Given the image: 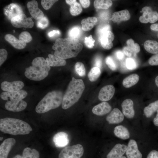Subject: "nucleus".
I'll use <instances>...</instances> for the list:
<instances>
[{
	"label": "nucleus",
	"mask_w": 158,
	"mask_h": 158,
	"mask_svg": "<svg viewBox=\"0 0 158 158\" xmlns=\"http://www.w3.org/2000/svg\"><path fill=\"white\" fill-rule=\"evenodd\" d=\"M83 48L78 40L69 37L57 39L52 47L54 55L64 60L76 56Z\"/></svg>",
	"instance_id": "nucleus-1"
},
{
	"label": "nucleus",
	"mask_w": 158,
	"mask_h": 158,
	"mask_svg": "<svg viewBox=\"0 0 158 158\" xmlns=\"http://www.w3.org/2000/svg\"><path fill=\"white\" fill-rule=\"evenodd\" d=\"M85 86L81 79L72 78L63 96L62 107L67 109L74 104L79 99L85 89Z\"/></svg>",
	"instance_id": "nucleus-2"
},
{
	"label": "nucleus",
	"mask_w": 158,
	"mask_h": 158,
	"mask_svg": "<svg viewBox=\"0 0 158 158\" xmlns=\"http://www.w3.org/2000/svg\"><path fill=\"white\" fill-rule=\"evenodd\" d=\"M0 130L6 133L16 135L28 134L32 129L28 123L23 121L7 117L0 119Z\"/></svg>",
	"instance_id": "nucleus-3"
},
{
	"label": "nucleus",
	"mask_w": 158,
	"mask_h": 158,
	"mask_svg": "<svg viewBox=\"0 0 158 158\" xmlns=\"http://www.w3.org/2000/svg\"><path fill=\"white\" fill-rule=\"evenodd\" d=\"M32 64V66L25 68L24 75L27 78L34 81H40L47 76L51 68L44 57L35 58Z\"/></svg>",
	"instance_id": "nucleus-4"
},
{
	"label": "nucleus",
	"mask_w": 158,
	"mask_h": 158,
	"mask_svg": "<svg viewBox=\"0 0 158 158\" xmlns=\"http://www.w3.org/2000/svg\"><path fill=\"white\" fill-rule=\"evenodd\" d=\"M63 97L60 91L54 90L48 92L36 106V112L44 113L59 107L62 104Z\"/></svg>",
	"instance_id": "nucleus-5"
},
{
	"label": "nucleus",
	"mask_w": 158,
	"mask_h": 158,
	"mask_svg": "<svg viewBox=\"0 0 158 158\" xmlns=\"http://www.w3.org/2000/svg\"><path fill=\"white\" fill-rule=\"evenodd\" d=\"M83 153V147L78 144L65 147L59 153V158H81Z\"/></svg>",
	"instance_id": "nucleus-6"
},
{
	"label": "nucleus",
	"mask_w": 158,
	"mask_h": 158,
	"mask_svg": "<svg viewBox=\"0 0 158 158\" xmlns=\"http://www.w3.org/2000/svg\"><path fill=\"white\" fill-rule=\"evenodd\" d=\"M11 22L14 27L17 28H30L34 25V22L32 19L27 17L24 13L12 18Z\"/></svg>",
	"instance_id": "nucleus-7"
},
{
	"label": "nucleus",
	"mask_w": 158,
	"mask_h": 158,
	"mask_svg": "<svg viewBox=\"0 0 158 158\" xmlns=\"http://www.w3.org/2000/svg\"><path fill=\"white\" fill-rule=\"evenodd\" d=\"M28 93L24 90L2 92L0 94L1 98L4 100L15 101L22 100L27 95Z\"/></svg>",
	"instance_id": "nucleus-8"
},
{
	"label": "nucleus",
	"mask_w": 158,
	"mask_h": 158,
	"mask_svg": "<svg viewBox=\"0 0 158 158\" xmlns=\"http://www.w3.org/2000/svg\"><path fill=\"white\" fill-rule=\"evenodd\" d=\"M4 13L10 20L12 18L23 13L21 7L15 3H11L6 6L4 9Z\"/></svg>",
	"instance_id": "nucleus-9"
},
{
	"label": "nucleus",
	"mask_w": 158,
	"mask_h": 158,
	"mask_svg": "<svg viewBox=\"0 0 158 158\" xmlns=\"http://www.w3.org/2000/svg\"><path fill=\"white\" fill-rule=\"evenodd\" d=\"M27 102L23 100L8 101L5 104V107L8 111L19 112L25 109L27 106Z\"/></svg>",
	"instance_id": "nucleus-10"
},
{
	"label": "nucleus",
	"mask_w": 158,
	"mask_h": 158,
	"mask_svg": "<svg viewBox=\"0 0 158 158\" xmlns=\"http://www.w3.org/2000/svg\"><path fill=\"white\" fill-rule=\"evenodd\" d=\"M115 92V88L113 85H106L100 90L98 95V98L103 102L108 101L113 97Z\"/></svg>",
	"instance_id": "nucleus-11"
},
{
	"label": "nucleus",
	"mask_w": 158,
	"mask_h": 158,
	"mask_svg": "<svg viewBox=\"0 0 158 158\" xmlns=\"http://www.w3.org/2000/svg\"><path fill=\"white\" fill-rule=\"evenodd\" d=\"M128 149L126 152L127 158H142V155L139 151L136 141L130 140L128 144Z\"/></svg>",
	"instance_id": "nucleus-12"
},
{
	"label": "nucleus",
	"mask_w": 158,
	"mask_h": 158,
	"mask_svg": "<svg viewBox=\"0 0 158 158\" xmlns=\"http://www.w3.org/2000/svg\"><path fill=\"white\" fill-rule=\"evenodd\" d=\"M27 6L31 16L35 20H38L44 17L43 12L38 7L37 1L33 0L30 1Z\"/></svg>",
	"instance_id": "nucleus-13"
},
{
	"label": "nucleus",
	"mask_w": 158,
	"mask_h": 158,
	"mask_svg": "<svg viewBox=\"0 0 158 158\" xmlns=\"http://www.w3.org/2000/svg\"><path fill=\"white\" fill-rule=\"evenodd\" d=\"M114 38V34L110 30L105 32L99 37L102 46L106 49H111L113 46L112 41Z\"/></svg>",
	"instance_id": "nucleus-14"
},
{
	"label": "nucleus",
	"mask_w": 158,
	"mask_h": 158,
	"mask_svg": "<svg viewBox=\"0 0 158 158\" xmlns=\"http://www.w3.org/2000/svg\"><path fill=\"white\" fill-rule=\"evenodd\" d=\"M16 142L15 140L11 138L5 140L0 146V158H7L12 147Z\"/></svg>",
	"instance_id": "nucleus-15"
},
{
	"label": "nucleus",
	"mask_w": 158,
	"mask_h": 158,
	"mask_svg": "<svg viewBox=\"0 0 158 158\" xmlns=\"http://www.w3.org/2000/svg\"><path fill=\"white\" fill-rule=\"evenodd\" d=\"M24 83L21 81L12 82H3L1 84V88L4 91L8 92L20 90L24 86Z\"/></svg>",
	"instance_id": "nucleus-16"
},
{
	"label": "nucleus",
	"mask_w": 158,
	"mask_h": 158,
	"mask_svg": "<svg viewBox=\"0 0 158 158\" xmlns=\"http://www.w3.org/2000/svg\"><path fill=\"white\" fill-rule=\"evenodd\" d=\"M124 118L123 114L118 108H115L107 116L106 120L109 124H117L122 122Z\"/></svg>",
	"instance_id": "nucleus-17"
},
{
	"label": "nucleus",
	"mask_w": 158,
	"mask_h": 158,
	"mask_svg": "<svg viewBox=\"0 0 158 158\" xmlns=\"http://www.w3.org/2000/svg\"><path fill=\"white\" fill-rule=\"evenodd\" d=\"M128 146L124 144H116L107 156V158H119L126 152Z\"/></svg>",
	"instance_id": "nucleus-18"
},
{
	"label": "nucleus",
	"mask_w": 158,
	"mask_h": 158,
	"mask_svg": "<svg viewBox=\"0 0 158 158\" xmlns=\"http://www.w3.org/2000/svg\"><path fill=\"white\" fill-rule=\"evenodd\" d=\"M133 101L130 99L124 100L122 102L121 107L123 115L127 118H132L135 115Z\"/></svg>",
	"instance_id": "nucleus-19"
},
{
	"label": "nucleus",
	"mask_w": 158,
	"mask_h": 158,
	"mask_svg": "<svg viewBox=\"0 0 158 158\" xmlns=\"http://www.w3.org/2000/svg\"><path fill=\"white\" fill-rule=\"evenodd\" d=\"M53 140L55 146L58 147H64L69 142L68 134L63 132H59L55 134Z\"/></svg>",
	"instance_id": "nucleus-20"
},
{
	"label": "nucleus",
	"mask_w": 158,
	"mask_h": 158,
	"mask_svg": "<svg viewBox=\"0 0 158 158\" xmlns=\"http://www.w3.org/2000/svg\"><path fill=\"white\" fill-rule=\"evenodd\" d=\"M111 109V107L108 103L104 102L94 107L92 112L97 115L102 116L109 113Z\"/></svg>",
	"instance_id": "nucleus-21"
},
{
	"label": "nucleus",
	"mask_w": 158,
	"mask_h": 158,
	"mask_svg": "<svg viewBox=\"0 0 158 158\" xmlns=\"http://www.w3.org/2000/svg\"><path fill=\"white\" fill-rule=\"evenodd\" d=\"M130 17V14L127 10H123L114 13L111 20L115 23H119L122 21L127 20Z\"/></svg>",
	"instance_id": "nucleus-22"
},
{
	"label": "nucleus",
	"mask_w": 158,
	"mask_h": 158,
	"mask_svg": "<svg viewBox=\"0 0 158 158\" xmlns=\"http://www.w3.org/2000/svg\"><path fill=\"white\" fill-rule=\"evenodd\" d=\"M4 37L8 42L16 49H22L26 46V43L18 40L11 34H7L5 35Z\"/></svg>",
	"instance_id": "nucleus-23"
},
{
	"label": "nucleus",
	"mask_w": 158,
	"mask_h": 158,
	"mask_svg": "<svg viewBox=\"0 0 158 158\" xmlns=\"http://www.w3.org/2000/svg\"><path fill=\"white\" fill-rule=\"evenodd\" d=\"M48 57L46 59V61L51 66H63L66 65V61L61 59L54 55L49 54Z\"/></svg>",
	"instance_id": "nucleus-24"
},
{
	"label": "nucleus",
	"mask_w": 158,
	"mask_h": 158,
	"mask_svg": "<svg viewBox=\"0 0 158 158\" xmlns=\"http://www.w3.org/2000/svg\"><path fill=\"white\" fill-rule=\"evenodd\" d=\"M114 133L118 138L122 140H126L130 137V133L128 129L125 127L119 125L114 128Z\"/></svg>",
	"instance_id": "nucleus-25"
},
{
	"label": "nucleus",
	"mask_w": 158,
	"mask_h": 158,
	"mask_svg": "<svg viewBox=\"0 0 158 158\" xmlns=\"http://www.w3.org/2000/svg\"><path fill=\"white\" fill-rule=\"evenodd\" d=\"M97 22V18L94 17H89L83 19L81 21L82 29L84 31L91 29Z\"/></svg>",
	"instance_id": "nucleus-26"
},
{
	"label": "nucleus",
	"mask_w": 158,
	"mask_h": 158,
	"mask_svg": "<svg viewBox=\"0 0 158 158\" xmlns=\"http://www.w3.org/2000/svg\"><path fill=\"white\" fill-rule=\"evenodd\" d=\"M39 153L35 149L29 147L25 148L23 151V155H17L13 158H39Z\"/></svg>",
	"instance_id": "nucleus-27"
},
{
	"label": "nucleus",
	"mask_w": 158,
	"mask_h": 158,
	"mask_svg": "<svg viewBox=\"0 0 158 158\" xmlns=\"http://www.w3.org/2000/svg\"><path fill=\"white\" fill-rule=\"evenodd\" d=\"M139 79V77L137 74H133L125 78L123 80V86L127 88L130 87L136 84Z\"/></svg>",
	"instance_id": "nucleus-28"
},
{
	"label": "nucleus",
	"mask_w": 158,
	"mask_h": 158,
	"mask_svg": "<svg viewBox=\"0 0 158 158\" xmlns=\"http://www.w3.org/2000/svg\"><path fill=\"white\" fill-rule=\"evenodd\" d=\"M144 47L146 51L149 53L154 54L158 53V42L156 41L146 40L144 43Z\"/></svg>",
	"instance_id": "nucleus-29"
},
{
	"label": "nucleus",
	"mask_w": 158,
	"mask_h": 158,
	"mask_svg": "<svg viewBox=\"0 0 158 158\" xmlns=\"http://www.w3.org/2000/svg\"><path fill=\"white\" fill-rule=\"evenodd\" d=\"M158 109V100L150 104L144 109V113L147 118L150 117Z\"/></svg>",
	"instance_id": "nucleus-30"
},
{
	"label": "nucleus",
	"mask_w": 158,
	"mask_h": 158,
	"mask_svg": "<svg viewBox=\"0 0 158 158\" xmlns=\"http://www.w3.org/2000/svg\"><path fill=\"white\" fill-rule=\"evenodd\" d=\"M112 4L111 1L109 0H96L94 3L95 7L97 9H107Z\"/></svg>",
	"instance_id": "nucleus-31"
},
{
	"label": "nucleus",
	"mask_w": 158,
	"mask_h": 158,
	"mask_svg": "<svg viewBox=\"0 0 158 158\" xmlns=\"http://www.w3.org/2000/svg\"><path fill=\"white\" fill-rule=\"evenodd\" d=\"M82 31L81 28L78 26H75L71 28L68 32L69 37L78 39L81 36Z\"/></svg>",
	"instance_id": "nucleus-32"
},
{
	"label": "nucleus",
	"mask_w": 158,
	"mask_h": 158,
	"mask_svg": "<svg viewBox=\"0 0 158 158\" xmlns=\"http://www.w3.org/2000/svg\"><path fill=\"white\" fill-rule=\"evenodd\" d=\"M101 74L100 69L97 67L92 68L89 72L88 76L89 80L94 82L98 78Z\"/></svg>",
	"instance_id": "nucleus-33"
},
{
	"label": "nucleus",
	"mask_w": 158,
	"mask_h": 158,
	"mask_svg": "<svg viewBox=\"0 0 158 158\" xmlns=\"http://www.w3.org/2000/svg\"><path fill=\"white\" fill-rule=\"evenodd\" d=\"M70 6V12L72 15L76 16L82 12V8L80 4L77 1Z\"/></svg>",
	"instance_id": "nucleus-34"
},
{
	"label": "nucleus",
	"mask_w": 158,
	"mask_h": 158,
	"mask_svg": "<svg viewBox=\"0 0 158 158\" xmlns=\"http://www.w3.org/2000/svg\"><path fill=\"white\" fill-rule=\"evenodd\" d=\"M75 70L80 76H84L85 75V69L84 64L80 62H77L75 66Z\"/></svg>",
	"instance_id": "nucleus-35"
},
{
	"label": "nucleus",
	"mask_w": 158,
	"mask_h": 158,
	"mask_svg": "<svg viewBox=\"0 0 158 158\" xmlns=\"http://www.w3.org/2000/svg\"><path fill=\"white\" fill-rule=\"evenodd\" d=\"M19 40L25 43L29 42L32 40L30 34L27 31H23L19 36Z\"/></svg>",
	"instance_id": "nucleus-36"
},
{
	"label": "nucleus",
	"mask_w": 158,
	"mask_h": 158,
	"mask_svg": "<svg viewBox=\"0 0 158 158\" xmlns=\"http://www.w3.org/2000/svg\"><path fill=\"white\" fill-rule=\"evenodd\" d=\"M111 27L108 24H104L99 25L97 30V32L100 36L105 32L110 30Z\"/></svg>",
	"instance_id": "nucleus-37"
},
{
	"label": "nucleus",
	"mask_w": 158,
	"mask_h": 158,
	"mask_svg": "<svg viewBox=\"0 0 158 158\" xmlns=\"http://www.w3.org/2000/svg\"><path fill=\"white\" fill-rule=\"evenodd\" d=\"M49 22L47 18L45 16L38 20L37 27L42 29H44L47 27L49 25Z\"/></svg>",
	"instance_id": "nucleus-38"
},
{
	"label": "nucleus",
	"mask_w": 158,
	"mask_h": 158,
	"mask_svg": "<svg viewBox=\"0 0 158 158\" xmlns=\"http://www.w3.org/2000/svg\"><path fill=\"white\" fill-rule=\"evenodd\" d=\"M105 62L111 70L115 71L117 69V65L111 56H108L106 58Z\"/></svg>",
	"instance_id": "nucleus-39"
},
{
	"label": "nucleus",
	"mask_w": 158,
	"mask_h": 158,
	"mask_svg": "<svg viewBox=\"0 0 158 158\" xmlns=\"http://www.w3.org/2000/svg\"><path fill=\"white\" fill-rule=\"evenodd\" d=\"M126 64L127 68L130 70H134L137 67L136 62L132 58H127L126 61Z\"/></svg>",
	"instance_id": "nucleus-40"
},
{
	"label": "nucleus",
	"mask_w": 158,
	"mask_h": 158,
	"mask_svg": "<svg viewBox=\"0 0 158 158\" xmlns=\"http://www.w3.org/2000/svg\"><path fill=\"white\" fill-rule=\"evenodd\" d=\"M58 0H42L41 4L45 10H48Z\"/></svg>",
	"instance_id": "nucleus-41"
},
{
	"label": "nucleus",
	"mask_w": 158,
	"mask_h": 158,
	"mask_svg": "<svg viewBox=\"0 0 158 158\" xmlns=\"http://www.w3.org/2000/svg\"><path fill=\"white\" fill-rule=\"evenodd\" d=\"M95 40L92 37L91 35L88 37H85V38L84 42L85 45L89 48H92L94 46Z\"/></svg>",
	"instance_id": "nucleus-42"
},
{
	"label": "nucleus",
	"mask_w": 158,
	"mask_h": 158,
	"mask_svg": "<svg viewBox=\"0 0 158 158\" xmlns=\"http://www.w3.org/2000/svg\"><path fill=\"white\" fill-rule=\"evenodd\" d=\"M8 56L7 51L5 49H0V66L3 64L6 60Z\"/></svg>",
	"instance_id": "nucleus-43"
},
{
	"label": "nucleus",
	"mask_w": 158,
	"mask_h": 158,
	"mask_svg": "<svg viewBox=\"0 0 158 158\" xmlns=\"http://www.w3.org/2000/svg\"><path fill=\"white\" fill-rule=\"evenodd\" d=\"M148 63L151 66H158V53L151 56L148 60Z\"/></svg>",
	"instance_id": "nucleus-44"
},
{
	"label": "nucleus",
	"mask_w": 158,
	"mask_h": 158,
	"mask_svg": "<svg viewBox=\"0 0 158 158\" xmlns=\"http://www.w3.org/2000/svg\"><path fill=\"white\" fill-rule=\"evenodd\" d=\"M158 20V13L155 11H152L150 17L149 22L153 23Z\"/></svg>",
	"instance_id": "nucleus-45"
},
{
	"label": "nucleus",
	"mask_w": 158,
	"mask_h": 158,
	"mask_svg": "<svg viewBox=\"0 0 158 158\" xmlns=\"http://www.w3.org/2000/svg\"><path fill=\"white\" fill-rule=\"evenodd\" d=\"M123 50L124 53L128 57H130L134 54L132 49L127 46L124 47Z\"/></svg>",
	"instance_id": "nucleus-46"
},
{
	"label": "nucleus",
	"mask_w": 158,
	"mask_h": 158,
	"mask_svg": "<svg viewBox=\"0 0 158 158\" xmlns=\"http://www.w3.org/2000/svg\"><path fill=\"white\" fill-rule=\"evenodd\" d=\"M147 158H158V151L153 150L147 155Z\"/></svg>",
	"instance_id": "nucleus-47"
},
{
	"label": "nucleus",
	"mask_w": 158,
	"mask_h": 158,
	"mask_svg": "<svg viewBox=\"0 0 158 158\" xmlns=\"http://www.w3.org/2000/svg\"><path fill=\"white\" fill-rule=\"evenodd\" d=\"M82 6L85 8L88 7L90 5V1L89 0H79Z\"/></svg>",
	"instance_id": "nucleus-48"
},
{
	"label": "nucleus",
	"mask_w": 158,
	"mask_h": 158,
	"mask_svg": "<svg viewBox=\"0 0 158 158\" xmlns=\"http://www.w3.org/2000/svg\"><path fill=\"white\" fill-rule=\"evenodd\" d=\"M60 34V31L58 30H53L49 32L48 33L49 37H51L55 35H59Z\"/></svg>",
	"instance_id": "nucleus-49"
},
{
	"label": "nucleus",
	"mask_w": 158,
	"mask_h": 158,
	"mask_svg": "<svg viewBox=\"0 0 158 158\" xmlns=\"http://www.w3.org/2000/svg\"><path fill=\"white\" fill-rule=\"evenodd\" d=\"M95 65L96 67H98L99 68L101 67L102 65V60L100 58L97 57L95 61Z\"/></svg>",
	"instance_id": "nucleus-50"
},
{
	"label": "nucleus",
	"mask_w": 158,
	"mask_h": 158,
	"mask_svg": "<svg viewBox=\"0 0 158 158\" xmlns=\"http://www.w3.org/2000/svg\"><path fill=\"white\" fill-rule=\"evenodd\" d=\"M134 54H136L138 53L140 50V47L139 45L137 43H135V44L131 49Z\"/></svg>",
	"instance_id": "nucleus-51"
},
{
	"label": "nucleus",
	"mask_w": 158,
	"mask_h": 158,
	"mask_svg": "<svg viewBox=\"0 0 158 158\" xmlns=\"http://www.w3.org/2000/svg\"><path fill=\"white\" fill-rule=\"evenodd\" d=\"M127 47L132 49L134 46L135 43L134 40L132 39L128 40L126 42Z\"/></svg>",
	"instance_id": "nucleus-52"
},
{
	"label": "nucleus",
	"mask_w": 158,
	"mask_h": 158,
	"mask_svg": "<svg viewBox=\"0 0 158 158\" xmlns=\"http://www.w3.org/2000/svg\"><path fill=\"white\" fill-rule=\"evenodd\" d=\"M117 58L119 60H122L124 57V54L122 51H118L116 53Z\"/></svg>",
	"instance_id": "nucleus-53"
},
{
	"label": "nucleus",
	"mask_w": 158,
	"mask_h": 158,
	"mask_svg": "<svg viewBox=\"0 0 158 158\" xmlns=\"http://www.w3.org/2000/svg\"><path fill=\"white\" fill-rule=\"evenodd\" d=\"M151 29L154 31H158V24H155L150 26Z\"/></svg>",
	"instance_id": "nucleus-54"
},
{
	"label": "nucleus",
	"mask_w": 158,
	"mask_h": 158,
	"mask_svg": "<svg viewBox=\"0 0 158 158\" xmlns=\"http://www.w3.org/2000/svg\"><path fill=\"white\" fill-rule=\"evenodd\" d=\"M157 113L156 116L154 118L153 120V123L155 126H158V109L157 111Z\"/></svg>",
	"instance_id": "nucleus-55"
},
{
	"label": "nucleus",
	"mask_w": 158,
	"mask_h": 158,
	"mask_svg": "<svg viewBox=\"0 0 158 158\" xmlns=\"http://www.w3.org/2000/svg\"><path fill=\"white\" fill-rule=\"evenodd\" d=\"M66 1L67 4L71 6L76 1L75 0H66Z\"/></svg>",
	"instance_id": "nucleus-56"
},
{
	"label": "nucleus",
	"mask_w": 158,
	"mask_h": 158,
	"mask_svg": "<svg viewBox=\"0 0 158 158\" xmlns=\"http://www.w3.org/2000/svg\"><path fill=\"white\" fill-rule=\"evenodd\" d=\"M155 82L156 85L158 87V75L156 77Z\"/></svg>",
	"instance_id": "nucleus-57"
},
{
	"label": "nucleus",
	"mask_w": 158,
	"mask_h": 158,
	"mask_svg": "<svg viewBox=\"0 0 158 158\" xmlns=\"http://www.w3.org/2000/svg\"><path fill=\"white\" fill-rule=\"evenodd\" d=\"M119 158H126V157L125 156H122V157Z\"/></svg>",
	"instance_id": "nucleus-58"
},
{
	"label": "nucleus",
	"mask_w": 158,
	"mask_h": 158,
	"mask_svg": "<svg viewBox=\"0 0 158 158\" xmlns=\"http://www.w3.org/2000/svg\"><path fill=\"white\" fill-rule=\"evenodd\" d=\"M0 140H2L3 139V137H0Z\"/></svg>",
	"instance_id": "nucleus-59"
}]
</instances>
